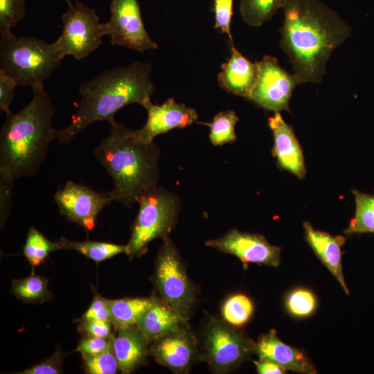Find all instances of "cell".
Segmentation results:
<instances>
[{"instance_id": "obj_1", "label": "cell", "mask_w": 374, "mask_h": 374, "mask_svg": "<svg viewBox=\"0 0 374 374\" xmlns=\"http://www.w3.org/2000/svg\"><path fill=\"white\" fill-rule=\"evenodd\" d=\"M280 48L288 56L299 83H318L332 52L351 29L320 0H289L283 9Z\"/></svg>"}, {"instance_id": "obj_2", "label": "cell", "mask_w": 374, "mask_h": 374, "mask_svg": "<svg viewBox=\"0 0 374 374\" xmlns=\"http://www.w3.org/2000/svg\"><path fill=\"white\" fill-rule=\"evenodd\" d=\"M152 65L135 61L127 66L105 70L95 78L82 82L77 112L64 128L54 129L53 139L68 144L92 123L114 118L125 106L142 105L155 92L151 80Z\"/></svg>"}, {"instance_id": "obj_3", "label": "cell", "mask_w": 374, "mask_h": 374, "mask_svg": "<svg viewBox=\"0 0 374 374\" xmlns=\"http://www.w3.org/2000/svg\"><path fill=\"white\" fill-rule=\"evenodd\" d=\"M30 103L15 114H7L0 134V170L15 179L32 177L44 162L53 139L55 114L44 84L32 87Z\"/></svg>"}, {"instance_id": "obj_4", "label": "cell", "mask_w": 374, "mask_h": 374, "mask_svg": "<svg viewBox=\"0 0 374 374\" xmlns=\"http://www.w3.org/2000/svg\"><path fill=\"white\" fill-rule=\"evenodd\" d=\"M108 122L109 134L95 148L94 155L112 179V199L131 207L157 186L159 149L154 142L134 141L130 129L114 118Z\"/></svg>"}, {"instance_id": "obj_5", "label": "cell", "mask_w": 374, "mask_h": 374, "mask_svg": "<svg viewBox=\"0 0 374 374\" xmlns=\"http://www.w3.org/2000/svg\"><path fill=\"white\" fill-rule=\"evenodd\" d=\"M64 56L55 42L12 33L1 35L0 70L17 87L44 84L60 66Z\"/></svg>"}, {"instance_id": "obj_6", "label": "cell", "mask_w": 374, "mask_h": 374, "mask_svg": "<svg viewBox=\"0 0 374 374\" xmlns=\"http://www.w3.org/2000/svg\"><path fill=\"white\" fill-rule=\"evenodd\" d=\"M137 203L139 210L126 244L125 253L130 258L143 254L152 240L169 236L180 206L175 194L159 186L143 195Z\"/></svg>"}, {"instance_id": "obj_7", "label": "cell", "mask_w": 374, "mask_h": 374, "mask_svg": "<svg viewBox=\"0 0 374 374\" xmlns=\"http://www.w3.org/2000/svg\"><path fill=\"white\" fill-rule=\"evenodd\" d=\"M66 2L69 9L62 16V33L54 42L64 57L80 60L100 46L107 35L106 28L94 9L78 0Z\"/></svg>"}, {"instance_id": "obj_8", "label": "cell", "mask_w": 374, "mask_h": 374, "mask_svg": "<svg viewBox=\"0 0 374 374\" xmlns=\"http://www.w3.org/2000/svg\"><path fill=\"white\" fill-rule=\"evenodd\" d=\"M156 262L155 282L163 301L186 320L195 300L193 287L169 236L163 239Z\"/></svg>"}, {"instance_id": "obj_9", "label": "cell", "mask_w": 374, "mask_h": 374, "mask_svg": "<svg viewBox=\"0 0 374 374\" xmlns=\"http://www.w3.org/2000/svg\"><path fill=\"white\" fill-rule=\"evenodd\" d=\"M204 347L210 367L218 373L235 369L255 353V343L245 334L216 319L206 329Z\"/></svg>"}, {"instance_id": "obj_10", "label": "cell", "mask_w": 374, "mask_h": 374, "mask_svg": "<svg viewBox=\"0 0 374 374\" xmlns=\"http://www.w3.org/2000/svg\"><path fill=\"white\" fill-rule=\"evenodd\" d=\"M109 11L110 19L105 25L112 45L138 53L158 48L145 28L138 0H112Z\"/></svg>"}, {"instance_id": "obj_11", "label": "cell", "mask_w": 374, "mask_h": 374, "mask_svg": "<svg viewBox=\"0 0 374 374\" xmlns=\"http://www.w3.org/2000/svg\"><path fill=\"white\" fill-rule=\"evenodd\" d=\"M257 62L258 76L249 100L274 113L289 110L290 100L299 81L294 73L283 69L274 57L265 55Z\"/></svg>"}, {"instance_id": "obj_12", "label": "cell", "mask_w": 374, "mask_h": 374, "mask_svg": "<svg viewBox=\"0 0 374 374\" xmlns=\"http://www.w3.org/2000/svg\"><path fill=\"white\" fill-rule=\"evenodd\" d=\"M54 200L62 215L87 231L93 229L100 212L114 201L109 193L97 192L72 181L55 193Z\"/></svg>"}, {"instance_id": "obj_13", "label": "cell", "mask_w": 374, "mask_h": 374, "mask_svg": "<svg viewBox=\"0 0 374 374\" xmlns=\"http://www.w3.org/2000/svg\"><path fill=\"white\" fill-rule=\"evenodd\" d=\"M142 106L146 109L148 118L143 127L132 130L130 135L139 143L150 144L154 139L175 128H184L198 119V114L185 104H179L173 98L167 99L162 105L152 104L147 99Z\"/></svg>"}, {"instance_id": "obj_14", "label": "cell", "mask_w": 374, "mask_h": 374, "mask_svg": "<svg viewBox=\"0 0 374 374\" xmlns=\"http://www.w3.org/2000/svg\"><path fill=\"white\" fill-rule=\"evenodd\" d=\"M206 245L233 255L244 263H258L277 267L280 261V248L269 244L264 236L232 229Z\"/></svg>"}, {"instance_id": "obj_15", "label": "cell", "mask_w": 374, "mask_h": 374, "mask_svg": "<svg viewBox=\"0 0 374 374\" xmlns=\"http://www.w3.org/2000/svg\"><path fill=\"white\" fill-rule=\"evenodd\" d=\"M150 351L157 362L175 373H186L197 355L195 339L185 323L154 341Z\"/></svg>"}, {"instance_id": "obj_16", "label": "cell", "mask_w": 374, "mask_h": 374, "mask_svg": "<svg viewBox=\"0 0 374 374\" xmlns=\"http://www.w3.org/2000/svg\"><path fill=\"white\" fill-rule=\"evenodd\" d=\"M268 122L274 135L273 152L278 165L299 178H303L306 170L303 152L292 127L284 121L280 112H275Z\"/></svg>"}, {"instance_id": "obj_17", "label": "cell", "mask_w": 374, "mask_h": 374, "mask_svg": "<svg viewBox=\"0 0 374 374\" xmlns=\"http://www.w3.org/2000/svg\"><path fill=\"white\" fill-rule=\"evenodd\" d=\"M255 353L260 359L275 362L286 371L314 374L317 369L304 353L282 341L274 330L261 336L255 344Z\"/></svg>"}, {"instance_id": "obj_18", "label": "cell", "mask_w": 374, "mask_h": 374, "mask_svg": "<svg viewBox=\"0 0 374 374\" xmlns=\"http://www.w3.org/2000/svg\"><path fill=\"white\" fill-rule=\"evenodd\" d=\"M221 69L220 86L230 93L249 100L258 76V62L249 61L231 44L230 57Z\"/></svg>"}, {"instance_id": "obj_19", "label": "cell", "mask_w": 374, "mask_h": 374, "mask_svg": "<svg viewBox=\"0 0 374 374\" xmlns=\"http://www.w3.org/2000/svg\"><path fill=\"white\" fill-rule=\"evenodd\" d=\"M303 228L305 240L315 255L337 279L345 293L349 294L341 264V247L345 243V238L315 229L308 222H304Z\"/></svg>"}, {"instance_id": "obj_20", "label": "cell", "mask_w": 374, "mask_h": 374, "mask_svg": "<svg viewBox=\"0 0 374 374\" xmlns=\"http://www.w3.org/2000/svg\"><path fill=\"white\" fill-rule=\"evenodd\" d=\"M132 326L119 327L113 339L114 354L122 373L134 371L147 354L148 341L137 328Z\"/></svg>"}, {"instance_id": "obj_21", "label": "cell", "mask_w": 374, "mask_h": 374, "mask_svg": "<svg viewBox=\"0 0 374 374\" xmlns=\"http://www.w3.org/2000/svg\"><path fill=\"white\" fill-rule=\"evenodd\" d=\"M186 320L163 301L156 299L140 317L136 326L148 342L172 332Z\"/></svg>"}, {"instance_id": "obj_22", "label": "cell", "mask_w": 374, "mask_h": 374, "mask_svg": "<svg viewBox=\"0 0 374 374\" xmlns=\"http://www.w3.org/2000/svg\"><path fill=\"white\" fill-rule=\"evenodd\" d=\"M155 301L154 298L109 300L111 322L118 328L134 326Z\"/></svg>"}, {"instance_id": "obj_23", "label": "cell", "mask_w": 374, "mask_h": 374, "mask_svg": "<svg viewBox=\"0 0 374 374\" xmlns=\"http://www.w3.org/2000/svg\"><path fill=\"white\" fill-rule=\"evenodd\" d=\"M60 249H73L96 262L104 261L122 253H126L127 246L99 241H71L61 238L57 241Z\"/></svg>"}, {"instance_id": "obj_24", "label": "cell", "mask_w": 374, "mask_h": 374, "mask_svg": "<svg viewBox=\"0 0 374 374\" xmlns=\"http://www.w3.org/2000/svg\"><path fill=\"white\" fill-rule=\"evenodd\" d=\"M289 0H240V12L249 26L258 27L269 20Z\"/></svg>"}, {"instance_id": "obj_25", "label": "cell", "mask_w": 374, "mask_h": 374, "mask_svg": "<svg viewBox=\"0 0 374 374\" xmlns=\"http://www.w3.org/2000/svg\"><path fill=\"white\" fill-rule=\"evenodd\" d=\"M355 212L344 233H374V195L354 190Z\"/></svg>"}, {"instance_id": "obj_26", "label": "cell", "mask_w": 374, "mask_h": 374, "mask_svg": "<svg viewBox=\"0 0 374 374\" xmlns=\"http://www.w3.org/2000/svg\"><path fill=\"white\" fill-rule=\"evenodd\" d=\"M57 249H60L57 242L49 240L35 227L29 229L24 246V254L32 266H38L51 252Z\"/></svg>"}, {"instance_id": "obj_27", "label": "cell", "mask_w": 374, "mask_h": 374, "mask_svg": "<svg viewBox=\"0 0 374 374\" xmlns=\"http://www.w3.org/2000/svg\"><path fill=\"white\" fill-rule=\"evenodd\" d=\"M285 307L292 317L297 319L307 318L315 312L317 299L310 290L305 287H296L286 295Z\"/></svg>"}, {"instance_id": "obj_28", "label": "cell", "mask_w": 374, "mask_h": 374, "mask_svg": "<svg viewBox=\"0 0 374 374\" xmlns=\"http://www.w3.org/2000/svg\"><path fill=\"white\" fill-rule=\"evenodd\" d=\"M253 310V303L247 296L236 294L231 296L224 302L222 314L229 324L242 326L249 321Z\"/></svg>"}, {"instance_id": "obj_29", "label": "cell", "mask_w": 374, "mask_h": 374, "mask_svg": "<svg viewBox=\"0 0 374 374\" xmlns=\"http://www.w3.org/2000/svg\"><path fill=\"white\" fill-rule=\"evenodd\" d=\"M12 292L19 299L31 303L42 302L49 295L47 280L42 276L33 275L13 280Z\"/></svg>"}, {"instance_id": "obj_30", "label": "cell", "mask_w": 374, "mask_h": 374, "mask_svg": "<svg viewBox=\"0 0 374 374\" xmlns=\"http://www.w3.org/2000/svg\"><path fill=\"white\" fill-rule=\"evenodd\" d=\"M239 118L231 110L217 114L210 126L209 139L214 145H221L236 139L235 126Z\"/></svg>"}, {"instance_id": "obj_31", "label": "cell", "mask_w": 374, "mask_h": 374, "mask_svg": "<svg viewBox=\"0 0 374 374\" xmlns=\"http://www.w3.org/2000/svg\"><path fill=\"white\" fill-rule=\"evenodd\" d=\"M25 17V0H0L1 35L12 33Z\"/></svg>"}, {"instance_id": "obj_32", "label": "cell", "mask_w": 374, "mask_h": 374, "mask_svg": "<svg viewBox=\"0 0 374 374\" xmlns=\"http://www.w3.org/2000/svg\"><path fill=\"white\" fill-rule=\"evenodd\" d=\"M87 373L90 374H114L118 368V364L112 344L102 353L84 357Z\"/></svg>"}, {"instance_id": "obj_33", "label": "cell", "mask_w": 374, "mask_h": 374, "mask_svg": "<svg viewBox=\"0 0 374 374\" xmlns=\"http://www.w3.org/2000/svg\"><path fill=\"white\" fill-rule=\"evenodd\" d=\"M215 13V28L226 34L233 44L231 23L233 15V0H213Z\"/></svg>"}, {"instance_id": "obj_34", "label": "cell", "mask_w": 374, "mask_h": 374, "mask_svg": "<svg viewBox=\"0 0 374 374\" xmlns=\"http://www.w3.org/2000/svg\"><path fill=\"white\" fill-rule=\"evenodd\" d=\"M15 180L11 174L3 170H0V215L1 225L6 220L10 213Z\"/></svg>"}, {"instance_id": "obj_35", "label": "cell", "mask_w": 374, "mask_h": 374, "mask_svg": "<svg viewBox=\"0 0 374 374\" xmlns=\"http://www.w3.org/2000/svg\"><path fill=\"white\" fill-rule=\"evenodd\" d=\"M112 341V338L89 336L80 341L76 351L81 353L83 357L93 356L107 349Z\"/></svg>"}, {"instance_id": "obj_36", "label": "cell", "mask_w": 374, "mask_h": 374, "mask_svg": "<svg viewBox=\"0 0 374 374\" xmlns=\"http://www.w3.org/2000/svg\"><path fill=\"white\" fill-rule=\"evenodd\" d=\"M16 82L3 71L0 70V109L6 114H10V105L13 100Z\"/></svg>"}, {"instance_id": "obj_37", "label": "cell", "mask_w": 374, "mask_h": 374, "mask_svg": "<svg viewBox=\"0 0 374 374\" xmlns=\"http://www.w3.org/2000/svg\"><path fill=\"white\" fill-rule=\"evenodd\" d=\"M82 318L84 320H100L111 322L109 300L98 294L96 295Z\"/></svg>"}, {"instance_id": "obj_38", "label": "cell", "mask_w": 374, "mask_h": 374, "mask_svg": "<svg viewBox=\"0 0 374 374\" xmlns=\"http://www.w3.org/2000/svg\"><path fill=\"white\" fill-rule=\"evenodd\" d=\"M61 364L59 354H55L51 358L33 366L19 373L21 374H57L61 373Z\"/></svg>"}, {"instance_id": "obj_39", "label": "cell", "mask_w": 374, "mask_h": 374, "mask_svg": "<svg viewBox=\"0 0 374 374\" xmlns=\"http://www.w3.org/2000/svg\"><path fill=\"white\" fill-rule=\"evenodd\" d=\"M109 321L100 320H84L81 329L91 337L109 338L111 325Z\"/></svg>"}, {"instance_id": "obj_40", "label": "cell", "mask_w": 374, "mask_h": 374, "mask_svg": "<svg viewBox=\"0 0 374 374\" xmlns=\"http://www.w3.org/2000/svg\"><path fill=\"white\" fill-rule=\"evenodd\" d=\"M259 374H284L286 370L279 364L269 360L260 359L253 361Z\"/></svg>"}, {"instance_id": "obj_41", "label": "cell", "mask_w": 374, "mask_h": 374, "mask_svg": "<svg viewBox=\"0 0 374 374\" xmlns=\"http://www.w3.org/2000/svg\"><path fill=\"white\" fill-rule=\"evenodd\" d=\"M66 1H68L69 0H65Z\"/></svg>"}]
</instances>
